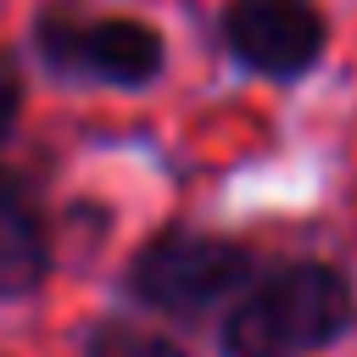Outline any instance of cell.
I'll use <instances>...</instances> for the list:
<instances>
[{
	"label": "cell",
	"instance_id": "obj_1",
	"mask_svg": "<svg viewBox=\"0 0 357 357\" xmlns=\"http://www.w3.org/2000/svg\"><path fill=\"white\" fill-rule=\"evenodd\" d=\"M351 324V284L329 262H290L268 279H257L229 324L223 351L229 357H307L329 346Z\"/></svg>",
	"mask_w": 357,
	"mask_h": 357
},
{
	"label": "cell",
	"instance_id": "obj_2",
	"mask_svg": "<svg viewBox=\"0 0 357 357\" xmlns=\"http://www.w3.org/2000/svg\"><path fill=\"white\" fill-rule=\"evenodd\" d=\"M245 273H251V257L234 240L167 229L134 257L128 284L145 307L173 312V318H195V312L218 307L223 296H234L245 284Z\"/></svg>",
	"mask_w": 357,
	"mask_h": 357
},
{
	"label": "cell",
	"instance_id": "obj_3",
	"mask_svg": "<svg viewBox=\"0 0 357 357\" xmlns=\"http://www.w3.org/2000/svg\"><path fill=\"white\" fill-rule=\"evenodd\" d=\"M33 45L50 73L67 78H95L117 89H139L162 73V33L145 28L139 17H73V11H45L33 22Z\"/></svg>",
	"mask_w": 357,
	"mask_h": 357
},
{
	"label": "cell",
	"instance_id": "obj_4",
	"mask_svg": "<svg viewBox=\"0 0 357 357\" xmlns=\"http://www.w3.org/2000/svg\"><path fill=\"white\" fill-rule=\"evenodd\" d=\"M223 45L262 78H296L324 50V17L312 0H229Z\"/></svg>",
	"mask_w": 357,
	"mask_h": 357
},
{
	"label": "cell",
	"instance_id": "obj_5",
	"mask_svg": "<svg viewBox=\"0 0 357 357\" xmlns=\"http://www.w3.org/2000/svg\"><path fill=\"white\" fill-rule=\"evenodd\" d=\"M39 279H45V229L17 178L0 167V296H22Z\"/></svg>",
	"mask_w": 357,
	"mask_h": 357
},
{
	"label": "cell",
	"instance_id": "obj_6",
	"mask_svg": "<svg viewBox=\"0 0 357 357\" xmlns=\"http://www.w3.org/2000/svg\"><path fill=\"white\" fill-rule=\"evenodd\" d=\"M84 357H184L173 340L139 329V324H100L84 346Z\"/></svg>",
	"mask_w": 357,
	"mask_h": 357
},
{
	"label": "cell",
	"instance_id": "obj_7",
	"mask_svg": "<svg viewBox=\"0 0 357 357\" xmlns=\"http://www.w3.org/2000/svg\"><path fill=\"white\" fill-rule=\"evenodd\" d=\"M17 106H22V78H17V61L0 50V139L11 134V123H17Z\"/></svg>",
	"mask_w": 357,
	"mask_h": 357
}]
</instances>
